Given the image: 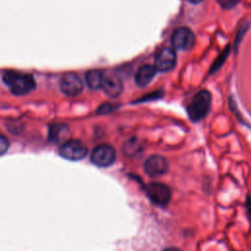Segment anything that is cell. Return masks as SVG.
Segmentation results:
<instances>
[{
    "label": "cell",
    "mask_w": 251,
    "mask_h": 251,
    "mask_svg": "<svg viewBox=\"0 0 251 251\" xmlns=\"http://www.w3.org/2000/svg\"><path fill=\"white\" fill-rule=\"evenodd\" d=\"M2 80L15 95L28 94L36 86L35 80L31 75L15 71L3 72Z\"/></svg>",
    "instance_id": "cell-1"
},
{
    "label": "cell",
    "mask_w": 251,
    "mask_h": 251,
    "mask_svg": "<svg viewBox=\"0 0 251 251\" xmlns=\"http://www.w3.org/2000/svg\"><path fill=\"white\" fill-rule=\"evenodd\" d=\"M212 102L211 93L208 90L198 91L187 106V114L191 121L199 122L207 116Z\"/></svg>",
    "instance_id": "cell-2"
},
{
    "label": "cell",
    "mask_w": 251,
    "mask_h": 251,
    "mask_svg": "<svg viewBox=\"0 0 251 251\" xmlns=\"http://www.w3.org/2000/svg\"><path fill=\"white\" fill-rule=\"evenodd\" d=\"M59 154L67 160L79 161L86 156L87 147L80 140L69 139L61 144Z\"/></svg>",
    "instance_id": "cell-3"
},
{
    "label": "cell",
    "mask_w": 251,
    "mask_h": 251,
    "mask_svg": "<svg viewBox=\"0 0 251 251\" xmlns=\"http://www.w3.org/2000/svg\"><path fill=\"white\" fill-rule=\"evenodd\" d=\"M117 158L116 150L108 144L97 145L91 152L90 161L97 167L106 168L111 166Z\"/></svg>",
    "instance_id": "cell-4"
},
{
    "label": "cell",
    "mask_w": 251,
    "mask_h": 251,
    "mask_svg": "<svg viewBox=\"0 0 251 251\" xmlns=\"http://www.w3.org/2000/svg\"><path fill=\"white\" fill-rule=\"evenodd\" d=\"M145 191L151 202L159 206H166L172 197V191L169 186L160 182L149 183Z\"/></svg>",
    "instance_id": "cell-5"
},
{
    "label": "cell",
    "mask_w": 251,
    "mask_h": 251,
    "mask_svg": "<svg viewBox=\"0 0 251 251\" xmlns=\"http://www.w3.org/2000/svg\"><path fill=\"white\" fill-rule=\"evenodd\" d=\"M195 43V35L192 30L186 26L177 27L172 35V44L174 48L180 51L190 50Z\"/></svg>",
    "instance_id": "cell-6"
},
{
    "label": "cell",
    "mask_w": 251,
    "mask_h": 251,
    "mask_svg": "<svg viewBox=\"0 0 251 251\" xmlns=\"http://www.w3.org/2000/svg\"><path fill=\"white\" fill-rule=\"evenodd\" d=\"M60 89L67 96H76L83 90V82L75 73H67L60 79Z\"/></svg>",
    "instance_id": "cell-7"
},
{
    "label": "cell",
    "mask_w": 251,
    "mask_h": 251,
    "mask_svg": "<svg viewBox=\"0 0 251 251\" xmlns=\"http://www.w3.org/2000/svg\"><path fill=\"white\" fill-rule=\"evenodd\" d=\"M176 64V51L171 47L161 49L155 58V67L159 72L167 73L175 69Z\"/></svg>",
    "instance_id": "cell-8"
},
{
    "label": "cell",
    "mask_w": 251,
    "mask_h": 251,
    "mask_svg": "<svg viewBox=\"0 0 251 251\" xmlns=\"http://www.w3.org/2000/svg\"><path fill=\"white\" fill-rule=\"evenodd\" d=\"M169 170L168 161L160 155H152L144 163V171L151 177L165 175Z\"/></svg>",
    "instance_id": "cell-9"
},
{
    "label": "cell",
    "mask_w": 251,
    "mask_h": 251,
    "mask_svg": "<svg viewBox=\"0 0 251 251\" xmlns=\"http://www.w3.org/2000/svg\"><path fill=\"white\" fill-rule=\"evenodd\" d=\"M124 89V84L122 79L114 75V74H105L104 81L102 84V90L104 93L111 97V98H116L121 95Z\"/></svg>",
    "instance_id": "cell-10"
},
{
    "label": "cell",
    "mask_w": 251,
    "mask_h": 251,
    "mask_svg": "<svg viewBox=\"0 0 251 251\" xmlns=\"http://www.w3.org/2000/svg\"><path fill=\"white\" fill-rule=\"evenodd\" d=\"M157 72H158V70L155 66H152V65L141 66L135 74L136 84L140 87L147 86L152 81V79L156 75Z\"/></svg>",
    "instance_id": "cell-11"
},
{
    "label": "cell",
    "mask_w": 251,
    "mask_h": 251,
    "mask_svg": "<svg viewBox=\"0 0 251 251\" xmlns=\"http://www.w3.org/2000/svg\"><path fill=\"white\" fill-rule=\"evenodd\" d=\"M70 128L65 124H54L49 126L48 139L52 143H64L69 136Z\"/></svg>",
    "instance_id": "cell-12"
},
{
    "label": "cell",
    "mask_w": 251,
    "mask_h": 251,
    "mask_svg": "<svg viewBox=\"0 0 251 251\" xmlns=\"http://www.w3.org/2000/svg\"><path fill=\"white\" fill-rule=\"evenodd\" d=\"M143 149H144L143 141L136 137L127 139L123 145L124 154H126V156H129V157L137 156L138 154H140L143 151Z\"/></svg>",
    "instance_id": "cell-13"
},
{
    "label": "cell",
    "mask_w": 251,
    "mask_h": 251,
    "mask_svg": "<svg viewBox=\"0 0 251 251\" xmlns=\"http://www.w3.org/2000/svg\"><path fill=\"white\" fill-rule=\"evenodd\" d=\"M105 73L100 70H90L85 75V81L90 89L102 88Z\"/></svg>",
    "instance_id": "cell-14"
},
{
    "label": "cell",
    "mask_w": 251,
    "mask_h": 251,
    "mask_svg": "<svg viewBox=\"0 0 251 251\" xmlns=\"http://www.w3.org/2000/svg\"><path fill=\"white\" fill-rule=\"evenodd\" d=\"M228 49L229 48H226V51L218 58V60L215 62V64L213 65V67L211 68V73H214V72H216L219 68H221V66L223 65V63L225 62V60H226V56H227V54H228Z\"/></svg>",
    "instance_id": "cell-15"
},
{
    "label": "cell",
    "mask_w": 251,
    "mask_h": 251,
    "mask_svg": "<svg viewBox=\"0 0 251 251\" xmlns=\"http://www.w3.org/2000/svg\"><path fill=\"white\" fill-rule=\"evenodd\" d=\"M117 109L116 105H112V104H103L101 105L98 109H97V113L98 114H108L114 110Z\"/></svg>",
    "instance_id": "cell-16"
},
{
    "label": "cell",
    "mask_w": 251,
    "mask_h": 251,
    "mask_svg": "<svg viewBox=\"0 0 251 251\" xmlns=\"http://www.w3.org/2000/svg\"><path fill=\"white\" fill-rule=\"evenodd\" d=\"M218 2L220 3V5L223 8L230 9V8L234 7L238 3V0H218Z\"/></svg>",
    "instance_id": "cell-17"
},
{
    "label": "cell",
    "mask_w": 251,
    "mask_h": 251,
    "mask_svg": "<svg viewBox=\"0 0 251 251\" xmlns=\"http://www.w3.org/2000/svg\"><path fill=\"white\" fill-rule=\"evenodd\" d=\"M9 148V140L4 136L1 135L0 138V151H1V155H4L6 153V151Z\"/></svg>",
    "instance_id": "cell-18"
},
{
    "label": "cell",
    "mask_w": 251,
    "mask_h": 251,
    "mask_svg": "<svg viewBox=\"0 0 251 251\" xmlns=\"http://www.w3.org/2000/svg\"><path fill=\"white\" fill-rule=\"evenodd\" d=\"M246 208H247V212H248V217H249V219L251 221V199H250V197H247Z\"/></svg>",
    "instance_id": "cell-19"
},
{
    "label": "cell",
    "mask_w": 251,
    "mask_h": 251,
    "mask_svg": "<svg viewBox=\"0 0 251 251\" xmlns=\"http://www.w3.org/2000/svg\"><path fill=\"white\" fill-rule=\"evenodd\" d=\"M187 1L190 2V3H192V4H198V3L202 2L203 0H187Z\"/></svg>",
    "instance_id": "cell-20"
}]
</instances>
